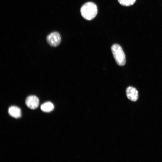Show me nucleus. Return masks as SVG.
Wrapping results in <instances>:
<instances>
[{"instance_id":"nucleus-1","label":"nucleus","mask_w":162,"mask_h":162,"mask_svg":"<svg viewBox=\"0 0 162 162\" xmlns=\"http://www.w3.org/2000/svg\"><path fill=\"white\" fill-rule=\"evenodd\" d=\"M98 12L97 7L93 2H87L81 7L80 13L82 17L85 19L90 20L93 19Z\"/></svg>"},{"instance_id":"nucleus-2","label":"nucleus","mask_w":162,"mask_h":162,"mask_svg":"<svg viewBox=\"0 0 162 162\" xmlns=\"http://www.w3.org/2000/svg\"><path fill=\"white\" fill-rule=\"evenodd\" d=\"M111 50L117 64L120 66L124 65L126 63L125 56L121 46L118 44H114L112 46Z\"/></svg>"},{"instance_id":"nucleus-3","label":"nucleus","mask_w":162,"mask_h":162,"mask_svg":"<svg viewBox=\"0 0 162 162\" xmlns=\"http://www.w3.org/2000/svg\"><path fill=\"white\" fill-rule=\"evenodd\" d=\"M46 40L49 45L52 46L56 47L60 44L61 37L58 32H54L49 34L47 36Z\"/></svg>"},{"instance_id":"nucleus-4","label":"nucleus","mask_w":162,"mask_h":162,"mask_svg":"<svg viewBox=\"0 0 162 162\" xmlns=\"http://www.w3.org/2000/svg\"><path fill=\"white\" fill-rule=\"evenodd\" d=\"M25 103L27 106L30 109H34L37 108L39 105V100L35 95H30L26 98Z\"/></svg>"},{"instance_id":"nucleus-5","label":"nucleus","mask_w":162,"mask_h":162,"mask_svg":"<svg viewBox=\"0 0 162 162\" xmlns=\"http://www.w3.org/2000/svg\"><path fill=\"white\" fill-rule=\"evenodd\" d=\"M126 95L128 99L134 102L138 98V93L137 89L132 86H129L126 89Z\"/></svg>"},{"instance_id":"nucleus-6","label":"nucleus","mask_w":162,"mask_h":162,"mask_svg":"<svg viewBox=\"0 0 162 162\" xmlns=\"http://www.w3.org/2000/svg\"><path fill=\"white\" fill-rule=\"evenodd\" d=\"M8 112L10 116L16 118H20L21 116V110L16 106L10 107L8 109Z\"/></svg>"},{"instance_id":"nucleus-7","label":"nucleus","mask_w":162,"mask_h":162,"mask_svg":"<svg viewBox=\"0 0 162 162\" xmlns=\"http://www.w3.org/2000/svg\"><path fill=\"white\" fill-rule=\"evenodd\" d=\"M41 110L44 112H49L52 111L54 108L53 104L50 102H47L41 105Z\"/></svg>"},{"instance_id":"nucleus-8","label":"nucleus","mask_w":162,"mask_h":162,"mask_svg":"<svg viewBox=\"0 0 162 162\" xmlns=\"http://www.w3.org/2000/svg\"><path fill=\"white\" fill-rule=\"evenodd\" d=\"M118 2L121 5L128 6L133 5L136 1V0H118Z\"/></svg>"}]
</instances>
